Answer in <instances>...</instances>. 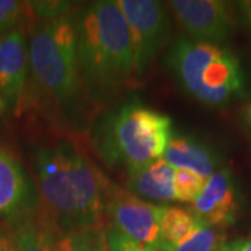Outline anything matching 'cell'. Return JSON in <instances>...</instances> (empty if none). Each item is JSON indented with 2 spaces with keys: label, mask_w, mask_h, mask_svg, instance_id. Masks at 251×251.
<instances>
[{
  "label": "cell",
  "mask_w": 251,
  "mask_h": 251,
  "mask_svg": "<svg viewBox=\"0 0 251 251\" xmlns=\"http://www.w3.org/2000/svg\"><path fill=\"white\" fill-rule=\"evenodd\" d=\"M28 39L23 28L0 38V119L17 110L27 82Z\"/></svg>",
  "instance_id": "30bf717a"
},
{
  "label": "cell",
  "mask_w": 251,
  "mask_h": 251,
  "mask_svg": "<svg viewBox=\"0 0 251 251\" xmlns=\"http://www.w3.org/2000/svg\"><path fill=\"white\" fill-rule=\"evenodd\" d=\"M162 159L175 169L194 173L204 180L222 168L215 151L208 144L191 135L173 134Z\"/></svg>",
  "instance_id": "7c38bea8"
},
{
  "label": "cell",
  "mask_w": 251,
  "mask_h": 251,
  "mask_svg": "<svg viewBox=\"0 0 251 251\" xmlns=\"http://www.w3.org/2000/svg\"><path fill=\"white\" fill-rule=\"evenodd\" d=\"M190 39L222 45L236 25L234 4L222 0H172L166 3Z\"/></svg>",
  "instance_id": "ba28073f"
},
{
  "label": "cell",
  "mask_w": 251,
  "mask_h": 251,
  "mask_svg": "<svg viewBox=\"0 0 251 251\" xmlns=\"http://www.w3.org/2000/svg\"><path fill=\"white\" fill-rule=\"evenodd\" d=\"M225 246L226 234L224 230L205 224L183 242L163 247L159 251H224Z\"/></svg>",
  "instance_id": "e0dca14e"
},
{
  "label": "cell",
  "mask_w": 251,
  "mask_h": 251,
  "mask_svg": "<svg viewBox=\"0 0 251 251\" xmlns=\"http://www.w3.org/2000/svg\"><path fill=\"white\" fill-rule=\"evenodd\" d=\"M172 137L171 117L131 99L102 120L95 141L106 163L130 172L162 159Z\"/></svg>",
  "instance_id": "277c9868"
},
{
  "label": "cell",
  "mask_w": 251,
  "mask_h": 251,
  "mask_svg": "<svg viewBox=\"0 0 251 251\" xmlns=\"http://www.w3.org/2000/svg\"><path fill=\"white\" fill-rule=\"evenodd\" d=\"M34 172L38 194L59 232L99 226L112 186L74 144L63 140L38 147Z\"/></svg>",
  "instance_id": "6da1fadb"
},
{
  "label": "cell",
  "mask_w": 251,
  "mask_h": 251,
  "mask_svg": "<svg viewBox=\"0 0 251 251\" xmlns=\"http://www.w3.org/2000/svg\"><path fill=\"white\" fill-rule=\"evenodd\" d=\"M17 251H54V229L32 212L10 222Z\"/></svg>",
  "instance_id": "5bb4252c"
},
{
  "label": "cell",
  "mask_w": 251,
  "mask_h": 251,
  "mask_svg": "<svg viewBox=\"0 0 251 251\" xmlns=\"http://www.w3.org/2000/svg\"><path fill=\"white\" fill-rule=\"evenodd\" d=\"M72 3L67 1H28L31 16L38 20H54L70 16Z\"/></svg>",
  "instance_id": "ffe728a7"
},
{
  "label": "cell",
  "mask_w": 251,
  "mask_h": 251,
  "mask_svg": "<svg viewBox=\"0 0 251 251\" xmlns=\"http://www.w3.org/2000/svg\"><path fill=\"white\" fill-rule=\"evenodd\" d=\"M205 222L191 208L166 205L161 222V247H169L183 242Z\"/></svg>",
  "instance_id": "9a60e30c"
},
{
  "label": "cell",
  "mask_w": 251,
  "mask_h": 251,
  "mask_svg": "<svg viewBox=\"0 0 251 251\" xmlns=\"http://www.w3.org/2000/svg\"><path fill=\"white\" fill-rule=\"evenodd\" d=\"M105 233L108 251H159L126 237L125 234L120 233L115 227H109Z\"/></svg>",
  "instance_id": "44dd1931"
},
{
  "label": "cell",
  "mask_w": 251,
  "mask_h": 251,
  "mask_svg": "<svg viewBox=\"0 0 251 251\" xmlns=\"http://www.w3.org/2000/svg\"><path fill=\"white\" fill-rule=\"evenodd\" d=\"M166 64L184 92L206 106L225 108L247 94L242 63L222 45L180 36L172 44Z\"/></svg>",
  "instance_id": "3957f363"
},
{
  "label": "cell",
  "mask_w": 251,
  "mask_h": 251,
  "mask_svg": "<svg viewBox=\"0 0 251 251\" xmlns=\"http://www.w3.org/2000/svg\"><path fill=\"white\" fill-rule=\"evenodd\" d=\"M54 251H108L106 233L99 226L59 232L54 236Z\"/></svg>",
  "instance_id": "2e32d148"
},
{
  "label": "cell",
  "mask_w": 251,
  "mask_h": 251,
  "mask_svg": "<svg viewBox=\"0 0 251 251\" xmlns=\"http://www.w3.org/2000/svg\"><path fill=\"white\" fill-rule=\"evenodd\" d=\"M243 122H244V127H246L247 133L251 137V102L243 110Z\"/></svg>",
  "instance_id": "d4e9b609"
},
{
  "label": "cell",
  "mask_w": 251,
  "mask_h": 251,
  "mask_svg": "<svg viewBox=\"0 0 251 251\" xmlns=\"http://www.w3.org/2000/svg\"><path fill=\"white\" fill-rule=\"evenodd\" d=\"M224 251H251V234L232 243H226Z\"/></svg>",
  "instance_id": "603a6c76"
},
{
  "label": "cell",
  "mask_w": 251,
  "mask_h": 251,
  "mask_svg": "<svg viewBox=\"0 0 251 251\" xmlns=\"http://www.w3.org/2000/svg\"><path fill=\"white\" fill-rule=\"evenodd\" d=\"M205 180L187 171H176V193L180 202H193L204 187Z\"/></svg>",
  "instance_id": "d6986e66"
},
{
  "label": "cell",
  "mask_w": 251,
  "mask_h": 251,
  "mask_svg": "<svg viewBox=\"0 0 251 251\" xmlns=\"http://www.w3.org/2000/svg\"><path fill=\"white\" fill-rule=\"evenodd\" d=\"M165 206L148 202L130 191L110 188L106 214L115 227L126 237L159 250L161 222Z\"/></svg>",
  "instance_id": "52a82bcc"
},
{
  "label": "cell",
  "mask_w": 251,
  "mask_h": 251,
  "mask_svg": "<svg viewBox=\"0 0 251 251\" xmlns=\"http://www.w3.org/2000/svg\"><path fill=\"white\" fill-rule=\"evenodd\" d=\"M242 204V194L233 173L227 168H221L205 180L190 208L206 225L225 230L237 222Z\"/></svg>",
  "instance_id": "9c48e42d"
},
{
  "label": "cell",
  "mask_w": 251,
  "mask_h": 251,
  "mask_svg": "<svg viewBox=\"0 0 251 251\" xmlns=\"http://www.w3.org/2000/svg\"><path fill=\"white\" fill-rule=\"evenodd\" d=\"M176 171L163 159L133 169L127 176V191L143 200L177 201Z\"/></svg>",
  "instance_id": "4fadbf2b"
},
{
  "label": "cell",
  "mask_w": 251,
  "mask_h": 251,
  "mask_svg": "<svg viewBox=\"0 0 251 251\" xmlns=\"http://www.w3.org/2000/svg\"><path fill=\"white\" fill-rule=\"evenodd\" d=\"M0 251H17V246L14 243L10 229H6L1 225H0Z\"/></svg>",
  "instance_id": "7402d4cb"
},
{
  "label": "cell",
  "mask_w": 251,
  "mask_h": 251,
  "mask_svg": "<svg viewBox=\"0 0 251 251\" xmlns=\"http://www.w3.org/2000/svg\"><path fill=\"white\" fill-rule=\"evenodd\" d=\"M29 14L28 1L0 0V38L20 29Z\"/></svg>",
  "instance_id": "ac0fdd59"
},
{
  "label": "cell",
  "mask_w": 251,
  "mask_h": 251,
  "mask_svg": "<svg viewBox=\"0 0 251 251\" xmlns=\"http://www.w3.org/2000/svg\"><path fill=\"white\" fill-rule=\"evenodd\" d=\"M80 78L94 92H109L135 74L130 28L117 1L90 3L75 16Z\"/></svg>",
  "instance_id": "7a4b0ae2"
},
{
  "label": "cell",
  "mask_w": 251,
  "mask_h": 251,
  "mask_svg": "<svg viewBox=\"0 0 251 251\" xmlns=\"http://www.w3.org/2000/svg\"><path fill=\"white\" fill-rule=\"evenodd\" d=\"M29 69L35 81L56 100L67 103L80 87L75 17L39 20L28 39Z\"/></svg>",
  "instance_id": "5b68a950"
},
{
  "label": "cell",
  "mask_w": 251,
  "mask_h": 251,
  "mask_svg": "<svg viewBox=\"0 0 251 251\" xmlns=\"http://www.w3.org/2000/svg\"><path fill=\"white\" fill-rule=\"evenodd\" d=\"M236 7L240 11V17L246 23L247 28L251 31V0H244L236 3Z\"/></svg>",
  "instance_id": "cb8c5ba5"
},
{
  "label": "cell",
  "mask_w": 251,
  "mask_h": 251,
  "mask_svg": "<svg viewBox=\"0 0 251 251\" xmlns=\"http://www.w3.org/2000/svg\"><path fill=\"white\" fill-rule=\"evenodd\" d=\"M130 28L137 75H143L171 34L168 6L155 0H117Z\"/></svg>",
  "instance_id": "8992f818"
},
{
  "label": "cell",
  "mask_w": 251,
  "mask_h": 251,
  "mask_svg": "<svg viewBox=\"0 0 251 251\" xmlns=\"http://www.w3.org/2000/svg\"><path fill=\"white\" fill-rule=\"evenodd\" d=\"M38 190L21 162L0 144V218L10 222L31 214Z\"/></svg>",
  "instance_id": "8fae6325"
}]
</instances>
